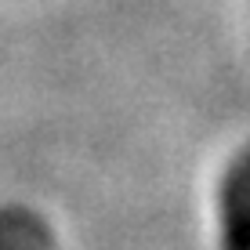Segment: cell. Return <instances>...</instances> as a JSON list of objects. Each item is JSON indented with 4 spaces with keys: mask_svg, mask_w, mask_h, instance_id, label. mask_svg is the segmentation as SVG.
<instances>
[{
    "mask_svg": "<svg viewBox=\"0 0 250 250\" xmlns=\"http://www.w3.org/2000/svg\"><path fill=\"white\" fill-rule=\"evenodd\" d=\"M221 243L225 250H250V152L232 167L221 196Z\"/></svg>",
    "mask_w": 250,
    "mask_h": 250,
    "instance_id": "6da1fadb",
    "label": "cell"
}]
</instances>
